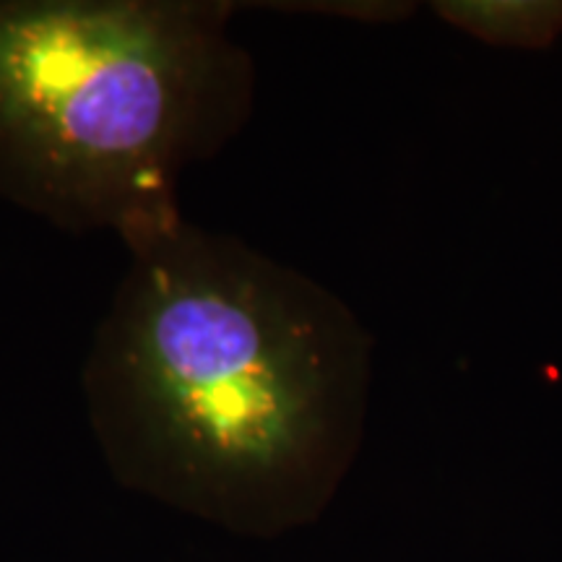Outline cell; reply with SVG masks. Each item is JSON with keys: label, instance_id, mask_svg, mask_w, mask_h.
Segmentation results:
<instances>
[{"label": "cell", "instance_id": "1", "mask_svg": "<svg viewBox=\"0 0 562 562\" xmlns=\"http://www.w3.org/2000/svg\"><path fill=\"white\" fill-rule=\"evenodd\" d=\"M131 263L81 368L121 487L245 537L315 521L360 448L370 339L305 273L186 220Z\"/></svg>", "mask_w": 562, "mask_h": 562}, {"label": "cell", "instance_id": "2", "mask_svg": "<svg viewBox=\"0 0 562 562\" xmlns=\"http://www.w3.org/2000/svg\"><path fill=\"white\" fill-rule=\"evenodd\" d=\"M203 0H0V199L123 243L250 117L252 63Z\"/></svg>", "mask_w": 562, "mask_h": 562}, {"label": "cell", "instance_id": "3", "mask_svg": "<svg viewBox=\"0 0 562 562\" xmlns=\"http://www.w3.org/2000/svg\"><path fill=\"white\" fill-rule=\"evenodd\" d=\"M438 13L490 45L544 50L562 34V3H440Z\"/></svg>", "mask_w": 562, "mask_h": 562}]
</instances>
